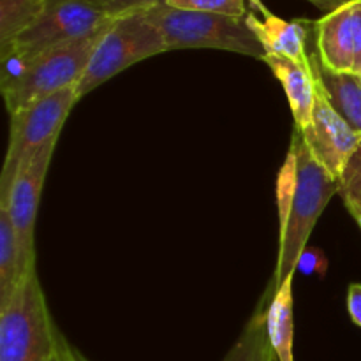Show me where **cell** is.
Wrapping results in <instances>:
<instances>
[{
  "mask_svg": "<svg viewBox=\"0 0 361 361\" xmlns=\"http://www.w3.org/2000/svg\"><path fill=\"white\" fill-rule=\"evenodd\" d=\"M338 192V178L331 175L307 148L298 129H293L288 157L277 180L279 256L271 284L296 274L307 242L331 197Z\"/></svg>",
  "mask_w": 361,
  "mask_h": 361,
  "instance_id": "obj_1",
  "label": "cell"
},
{
  "mask_svg": "<svg viewBox=\"0 0 361 361\" xmlns=\"http://www.w3.org/2000/svg\"><path fill=\"white\" fill-rule=\"evenodd\" d=\"M104 30L90 37L46 49L21 63L2 66L0 88L9 116L23 111L34 102L42 101L56 92L76 87L83 78L92 53Z\"/></svg>",
  "mask_w": 361,
  "mask_h": 361,
  "instance_id": "obj_2",
  "label": "cell"
},
{
  "mask_svg": "<svg viewBox=\"0 0 361 361\" xmlns=\"http://www.w3.org/2000/svg\"><path fill=\"white\" fill-rule=\"evenodd\" d=\"M152 23L161 30L168 51L173 49H222L264 60L261 46L245 18L201 13L159 4L147 11Z\"/></svg>",
  "mask_w": 361,
  "mask_h": 361,
  "instance_id": "obj_3",
  "label": "cell"
},
{
  "mask_svg": "<svg viewBox=\"0 0 361 361\" xmlns=\"http://www.w3.org/2000/svg\"><path fill=\"white\" fill-rule=\"evenodd\" d=\"M60 335L34 268L0 310V361H51Z\"/></svg>",
  "mask_w": 361,
  "mask_h": 361,
  "instance_id": "obj_4",
  "label": "cell"
},
{
  "mask_svg": "<svg viewBox=\"0 0 361 361\" xmlns=\"http://www.w3.org/2000/svg\"><path fill=\"white\" fill-rule=\"evenodd\" d=\"M115 18L97 0H48L39 20L28 30L0 46L2 66L21 63L46 49L90 37Z\"/></svg>",
  "mask_w": 361,
  "mask_h": 361,
  "instance_id": "obj_5",
  "label": "cell"
},
{
  "mask_svg": "<svg viewBox=\"0 0 361 361\" xmlns=\"http://www.w3.org/2000/svg\"><path fill=\"white\" fill-rule=\"evenodd\" d=\"M166 51L164 37L147 11L115 18L99 39L87 71L76 85L78 101L134 63Z\"/></svg>",
  "mask_w": 361,
  "mask_h": 361,
  "instance_id": "obj_6",
  "label": "cell"
},
{
  "mask_svg": "<svg viewBox=\"0 0 361 361\" xmlns=\"http://www.w3.org/2000/svg\"><path fill=\"white\" fill-rule=\"evenodd\" d=\"M76 102V87H69L11 115L9 145L0 175V194L9 189L16 173L42 147L59 140L63 122Z\"/></svg>",
  "mask_w": 361,
  "mask_h": 361,
  "instance_id": "obj_7",
  "label": "cell"
},
{
  "mask_svg": "<svg viewBox=\"0 0 361 361\" xmlns=\"http://www.w3.org/2000/svg\"><path fill=\"white\" fill-rule=\"evenodd\" d=\"M56 141L42 147L14 176L6 192L0 194V204L7 208L20 245L21 268L25 274L35 268V219Z\"/></svg>",
  "mask_w": 361,
  "mask_h": 361,
  "instance_id": "obj_8",
  "label": "cell"
},
{
  "mask_svg": "<svg viewBox=\"0 0 361 361\" xmlns=\"http://www.w3.org/2000/svg\"><path fill=\"white\" fill-rule=\"evenodd\" d=\"M316 55L334 73L361 74V0L323 14L312 25Z\"/></svg>",
  "mask_w": 361,
  "mask_h": 361,
  "instance_id": "obj_9",
  "label": "cell"
},
{
  "mask_svg": "<svg viewBox=\"0 0 361 361\" xmlns=\"http://www.w3.org/2000/svg\"><path fill=\"white\" fill-rule=\"evenodd\" d=\"M316 74V73H314ZM296 129V127H295ZM310 154L334 176H341L345 162L361 145V134L356 133L334 109L316 78V102L309 126L300 130Z\"/></svg>",
  "mask_w": 361,
  "mask_h": 361,
  "instance_id": "obj_10",
  "label": "cell"
},
{
  "mask_svg": "<svg viewBox=\"0 0 361 361\" xmlns=\"http://www.w3.org/2000/svg\"><path fill=\"white\" fill-rule=\"evenodd\" d=\"M245 20L250 30L259 39L267 55H282L302 66H312L310 53L307 51V39L310 34L309 21L282 20L261 0H249Z\"/></svg>",
  "mask_w": 361,
  "mask_h": 361,
  "instance_id": "obj_11",
  "label": "cell"
},
{
  "mask_svg": "<svg viewBox=\"0 0 361 361\" xmlns=\"http://www.w3.org/2000/svg\"><path fill=\"white\" fill-rule=\"evenodd\" d=\"M271 69L274 76L281 81L291 106L293 120L298 130H303L312 118L316 102V74L314 67L302 66L282 55H267L263 60Z\"/></svg>",
  "mask_w": 361,
  "mask_h": 361,
  "instance_id": "obj_12",
  "label": "cell"
},
{
  "mask_svg": "<svg viewBox=\"0 0 361 361\" xmlns=\"http://www.w3.org/2000/svg\"><path fill=\"white\" fill-rule=\"evenodd\" d=\"M314 73L335 111L361 134V74L334 73L319 62L316 49L310 51Z\"/></svg>",
  "mask_w": 361,
  "mask_h": 361,
  "instance_id": "obj_13",
  "label": "cell"
},
{
  "mask_svg": "<svg viewBox=\"0 0 361 361\" xmlns=\"http://www.w3.org/2000/svg\"><path fill=\"white\" fill-rule=\"evenodd\" d=\"M267 331L277 361H295V275L271 295L267 309Z\"/></svg>",
  "mask_w": 361,
  "mask_h": 361,
  "instance_id": "obj_14",
  "label": "cell"
},
{
  "mask_svg": "<svg viewBox=\"0 0 361 361\" xmlns=\"http://www.w3.org/2000/svg\"><path fill=\"white\" fill-rule=\"evenodd\" d=\"M274 284H268L267 293L257 303L256 310L249 321L243 326L242 334L238 335L233 348L229 349L228 355L222 361H274L275 353L271 349L270 338L267 331V309L270 303L271 295H274Z\"/></svg>",
  "mask_w": 361,
  "mask_h": 361,
  "instance_id": "obj_15",
  "label": "cell"
},
{
  "mask_svg": "<svg viewBox=\"0 0 361 361\" xmlns=\"http://www.w3.org/2000/svg\"><path fill=\"white\" fill-rule=\"evenodd\" d=\"M25 277L16 231L7 208L0 204V310L11 302Z\"/></svg>",
  "mask_w": 361,
  "mask_h": 361,
  "instance_id": "obj_16",
  "label": "cell"
},
{
  "mask_svg": "<svg viewBox=\"0 0 361 361\" xmlns=\"http://www.w3.org/2000/svg\"><path fill=\"white\" fill-rule=\"evenodd\" d=\"M48 0H0V46L7 44L32 27Z\"/></svg>",
  "mask_w": 361,
  "mask_h": 361,
  "instance_id": "obj_17",
  "label": "cell"
},
{
  "mask_svg": "<svg viewBox=\"0 0 361 361\" xmlns=\"http://www.w3.org/2000/svg\"><path fill=\"white\" fill-rule=\"evenodd\" d=\"M338 196L353 219L361 217V145L349 157L338 176Z\"/></svg>",
  "mask_w": 361,
  "mask_h": 361,
  "instance_id": "obj_18",
  "label": "cell"
},
{
  "mask_svg": "<svg viewBox=\"0 0 361 361\" xmlns=\"http://www.w3.org/2000/svg\"><path fill=\"white\" fill-rule=\"evenodd\" d=\"M166 4L178 9L226 14L235 18H245L249 11V0H168Z\"/></svg>",
  "mask_w": 361,
  "mask_h": 361,
  "instance_id": "obj_19",
  "label": "cell"
},
{
  "mask_svg": "<svg viewBox=\"0 0 361 361\" xmlns=\"http://www.w3.org/2000/svg\"><path fill=\"white\" fill-rule=\"evenodd\" d=\"M113 18L123 16V14L137 13V11H148L159 4H166L168 0H97Z\"/></svg>",
  "mask_w": 361,
  "mask_h": 361,
  "instance_id": "obj_20",
  "label": "cell"
},
{
  "mask_svg": "<svg viewBox=\"0 0 361 361\" xmlns=\"http://www.w3.org/2000/svg\"><path fill=\"white\" fill-rule=\"evenodd\" d=\"M348 312L353 323L361 328V284H351L348 288Z\"/></svg>",
  "mask_w": 361,
  "mask_h": 361,
  "instance_id": "obj_21",
  "label": "cell"
},
{
  "mask_svg": "<svg viewBox=\"0 0 361 361\" xmlns=\"http://www.w3.org/2000/svg\"><path fill=\"white\" fill-rule=\"evenodd\" d=\"M307 2H310L314 7H316V9L323 11V13L326 14V13H330V11L337 9V7L344 6V4L351 2V0H307Z\"/></svg>",
  "mask_w": 361,
  "mask_h": 361,
  "instance_id": "obj_22",
  "label": "cell"
},
{
  "mask_svg": "<svg viewBox=\"0 0 361 361\" xmlns=\"http://www.w3.org/2000/svg\"><path fill=\"white\" fill-rule=\"evenodd\" d=\"M63 353H66L67 361H90L83 353H80L74 345H71L67 338H63Z\"/></svg>",
  "mask_w": 361,
  "mask_h": 361,
  "instance_id": "obj_23",
  "label": "cell"
},
{
  "mask_svg": "<svg viewBox=\"0 0 361 361\" xmlns=\"http://www.w3.org/2000/svg\"><path fill=\"white\" fill-rule=\"evenodd\" d=\"M63 335H60V342H59V349H56V355L53 356L51 361H67L66 353H63Z\"/></svg>",
  "mask_w": 361,
  "mask_h": 361,
  "instance_id": "obj_24",
  "label": "cell"
},
{
  "mask_svg": "<svg viewBox=\"0 0 361 361\" xmlns=\"http://www.w3.org/2000/svg\"><path fill=\"white\" fill-rule=\"evenodd\" d=\"M356 222H358V226H360V229H361V217L356 219Z\"/></svg>",
  "mask_w": 361,
  "mask_h": 361,
  "instance_id": "obj_25",
  "label": "cell"
}]
</instances>
